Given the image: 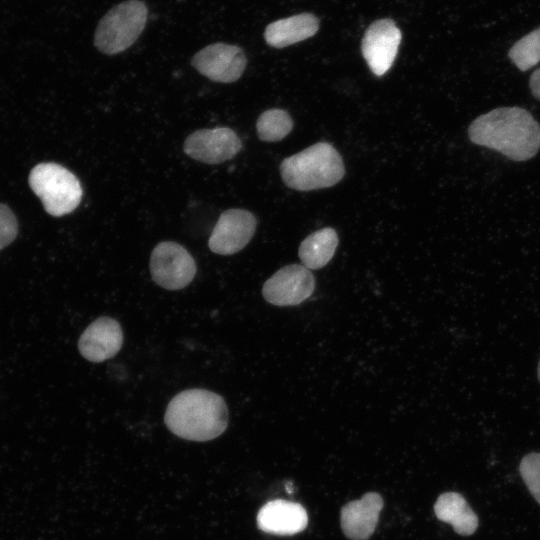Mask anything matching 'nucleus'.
Segmentation results:
<instances>
[{
	"instance_id": "nucleus-3",
	"label": "nucleus",
	"mask_w": 540,
	"mask_h": 540,
	"mask_svg": "<svg viewBox=\"0 0 540 540\" xmlns=\"http://www.w3.org/2000/svg\"><path fill=\"white\" fill-rule=\"evenodd\" d=\"M284 183L298 191L331 187L345 174L338 151L327 142H319L285 158L280 165Z\"/></svg>"
},
{
	"instance_id": "nucleus-21",
	"label": "nucleus",
	"mask_w": 540,
	"mask_h": 540,
	"mask_svg": "<svg viewBox=\"0 0 540 540\" xmlns=\"http://www.w3.org/2000/svg\"><path fill=\"white\" fill-rule=\"evenodd\" d=\"M18 224L8 206L0 203V249L10 244L17 236Z\"/></svg>"
},
{
	"instance_id": "nucleus-6",
	"label": "nucleus",
	"mask_w": 540,
	"mask_h": 540,
	"mask_svg": "<svg viewBox=\"0 0 540 540\" xmlns=\"http://www.w3.org/2000/svg\"><path fill=\"white\" fill-rule=\"evenodd\" d=\"M197 268L194 258L180 244L164 241L156 245L150 257L153 281L167 290H180L193 280Z\"/></svg>"
},
{
	"instance_id": "nucleus-13",
	"label": "nucleus",
	"mask_w": 540,
	"mask_h": 540,
	"mask_svg": "<svg viewBox=\"0 0 540 540\" xmlns=\"http://www.w3.org/2000/svg\"><path fill=\"white\" fill-rule=\"evenodd\" d=\"M384 502L380 494L368 492L345 504L340 511V525L351 540H367L375 531Z\"/></svg>"
},
{
	"instance_id": "nucleus-8",
	"label": "nucleus",
	"mask_w": 540,
	"mask_h": 540,
	"mask_svg": "<svg viewBox=\"0 0 540 540\" xmlns=\"http://www.w3.org/2000/svg\"><path fill=\"white\" fill-rule=\"evenodd\" d=\"M191 64L200 74L214 82L232 83L242 76L247 59L240 47L217 42L199 50Z\"/></svg>"
},
{
	"instance_id": "nucleus-1",
	"label": "nucleus",
	"mask_w": 540,
	"mask_h": 540,
	"mask_svg": "<svg viewBox=\"0 0 540 540\" xmlns=\"http://www.w3.org/2000/svg\"><path fill=\"white\" fill-rule=\"evenodd\" d=\"M468 135L474 144L514 161H526L540 148V125L520 107H500L480 115L470 124Z\"/></svg>"
},
{
	"instance_id": "nucleus-10",
	"label": "nucleus",
	"mask_w": 540,
	"mask_h": 540,
	"mask_svg": "<svg viewBox=\"0 0 540 540\" xmlns=\"http://www.w3.org/2000/svg\"><path fill=\"white\" fill-rule=\"evenodd\" d=\"M242 148L238 135L230 128L201 129L190 134L183 145L191 158L207 164H218L236 156Z\"/></svg>"
},
{
	"instance_id": "nucleus-24",
	"label": "nucleus",
	"mask_w": 540,
	"mask_h": 540,
	"mask_svg": "<svg viewBox=\"0 0 540 540\" xmlns=\"http://www.w3.org/2000/svg\"><path fill=\"white\" fill-rule=\"evenodd\" d=\"M538 377H539V380H540V361H539V365H538Z\"/></svg>"
},
{
	"instance_id": "nucleus-18",
	"label": "nucleus",
	"mask_w": 540,
	"mask_h": 540,
	"mask_svg": "<svg viewBox=\"0 0 540 540\" xmlns=\"http://www.w3.org/2000/svg\"><path fill=\"white\" fill-rule=\"evenodd\" d=\"M292 128L293 120L289 113L278 108L263 112L256 123L258 137L267 142L282 140Z\"/></svg>"
},
{
	"instance_id": "nucleus-14",
	"label": "nucleus",
	"mask_w": 540,
	"mask_h": 540,
	"mask_svg": "<svg viewBox=\"0 0 540 540\" xmlns=\"http://www.w3.org/2000/svg\"><path fill=\"white\" fill-rule=\"evenodd\" d=\"M308 524L305 508L295 502L276 499L263 505L257 514V525L265 533L291 536L303 531Z\"/></svg>"
},
{
	"instance_id": "nucleus-9",
	"label": "nucleus",
	"mask_w": 540,
	"mask_h": 540,
	"mask_svg": "<svg viewBox=\"0 0 540 540\" xmlns=\"http://www.w3.org/2000/svg\"><path fill=\"white\" fill-rule=\"evenodd\" d=\"M401 39V31L392 19L376 20L367 28L361 51L368 67L376 76H382L390 69Z\"/></svg>"
},
{
	"instance_id": "nucleus-20",
	"label": "nucleus",
	"mask_w": 540,
	"mask_h": 540,
	"mask_svg": "<svg viewBox=\"0 0 540 540\" xmlns=\"http://www.w3.org/2000/svg\"><path fill=\"white\" fill-rule=\"evenodd\" d=\"M519 471L529 492L540 504V453L525 455L520 462Z\"/></svg>"
},
{
	"instance_id": "nucleus-23",
	"label": "nucleus",
	"mask_w": 540,
	"mask_h": 540,
	"mask_svg": "<svg viewBox=\"0 0 540 540\" xmlns=\"http://www.w3.org/2000/svg\"><path fill=\"white\" fill-rule=\"evenodd\" d=\"M286 489H287L288 493H292L293 492V485L291 483H287L286 484Z\"/></svg>"
},
{
	"instance_id": "nucleus-19",
	"label": "nucleus",
	"mask_w": 540,
	"mask_h": 540,
	"mask_svg": "<svg viewBox=\"0 0 540 540\" xmlns=\"http://www.w3.org/2000/svg\"><path fill=\"white\" fill-rule=\"evenodd\" d=\"M511 61L526 71L540 62V28L518 40L509 50Z\"/></svg>"
},
{
	"instance_id": "nucleus-11",
	"label": "nucleus",
	"mask_w": 540,
	"mask_h": 540,
	"mask_svg": "<svg viewBox=\"0 0 540 540\" xmlns=\"http://www.w3.org/2000/svg\"><path fill=\"white\" fill-rule=\"evenodd\" d=\"M255 216L244 209L224 211L210 235V250L220 255H231L242 250L256 230Z\"/></svg>"
},
{
	"instance_id": "nucleus-15",
	"label": "nucleus",
	"mask_w": 540,
	"mask_h": 540,
	"mask_svg": "<svg viewBox=\"0 0 540 540\" xmlns=\"http://www.w3.org/2000/svg\"><path fill=\"white\" fill-rule=\"evenodd\" d=\"M319 29L318 18L311 13H301L270 23L264 31L268 45L284 48L308 39Z\"/></svg>"
},
{
	"instance_id": "nucleus-16",
	"label": "nucleus",
	"mask_w": 540,
	"mask_h": 540,
	"mask_svg": "<svg viewBox=\"0 0 540 540\" xmlns=\"http://www.w3.org/2000/svg\"><path fill=\"white\" fill-rule=\"evenodd\" d=\"M434 513L437 519L450 524L461 536L474 534L479 525L477 514L466 499L457 492H445L439 495L434 504Z\"/></svg>"
},
{
	"instance_id": "nucleus-22",
	"label": "nucleus",
	"mask_w": 540,
	"mask_h": 540,
	"mask_svg": "<svg viewBox=\"0 0 540 540\" xmlns=\"http://www.w3.org/2000/svg\"><path fill=\"white\" fill-rule=\"evenodd\" d=\"M529 86L532 95L536 99L540 100V68L532 73L529 81Z\"/></svg>"
},
{
	"instance_id": "nucleus-17",
	"label": "nucleus",
	"mask_w": 540,
	"mask_h": 540,
	"mask_svg": "<svg viewBox=\"0 0 540 540\" xmlns=\"http://www.w3.org/2000/svg\"><path fill=\"white\" fill-rule=\"evenodd\" d=\"M338 235L326 227L307 236L299 246V258L308 269H320L328 264L338 246Z\"/></svg>"
},
{
	"instance_id": "nucleus-12",
	"label": "nucleus",
	"mask_w": 540,
	"mask_h": 540,
	"mask_svg": "<svg viewBox=\"0 0 540 540\" xmlns=\"http://www.w3.org/2000/svg\"><path fill=\"white\" fill-rule=\"evenodd\" d=\"M123 344L120 324L113 318L102 316L93 321L78 340L80 354L90 362L99 363L115 356Z\"/></svg>"
},
{
	"instance_id": "nucleus-7",
	"label": "nucleus",
	"mask_w": 540,
	"mask_h": 540,
	"mask_svg": "<svg viewBox=\"0 0 540 540\" xmlns=\"http://www.w3.org/2000/svg\"><path fill=\"white\" fill-rule=\"evenodd\" d=\"M315 289V278L304 265L280 268L263 285L264 299L275 306H294L308 299Z\"/></svg>"
},
{
	"instance_id": "nucleus-2",
	"label": "nucleus",
	"mask_w": 540,
	"mask_h": 540,
	"mask_svg": "<svg viewBox=\"0 0 540 540\" xmlns=\"http://www.w3.org/2000/svg\"><path fill=\"white\" fill-rule=\"evenodd\" d=\"M228 408L222 396L205 389H188L169 402L164 415L176 436L204 442L220 436L228 425Z\"/></svg>"
},
{
	"instance_id": "nucleus-4",
	"label": "nucleus",
	"mask_w": 540,
	"mask_h": 540,
	"mask_svg": "<svg viewBox=\"0 0 540 540\" xmlns=\"http://www.w3.org/2000/svg\"><path fill=\"white\" fill-rule=\"evenodd\" d=\"M147 17V6L141 0H126L113 6L96 26L95 47L107 55L125 51L143 32Z\"/></svg>"
},
{
	"instance_id": "nucleus-5",
	"label": "nucleus",
	"mask_w": 540,
	"mask_h": 540,
	"mask_svg": "<svg viewBox=\"0 0 540 540\" xmlns=\"http://www.w3.org/2000/svg\"><path fill=\"white\" fill-rule=\"evenodd\" d=\"M29 184L52 216L71 213L81 202L83 191L78 178L56 163H40L30 172Z\"/></svg>"
}]
</instances>
